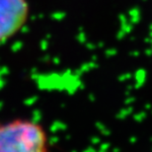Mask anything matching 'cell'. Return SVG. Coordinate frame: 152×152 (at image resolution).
Masks as SVG:
<instances>
[{
	"mask_svg": "<svg viewBox=\"0 0 152 152\" xmlns=\"http://www.w3.org/2000/svg\"><path fill=\"white\" fill-rule=\"evenodd\" d=\"M29 17L28 0H0V45L22 31Z\"/></svg>",
	"mask_w": 152,
	"mask_h": 152,
	"instance_id": "7a4b0ae2",
	"label": "cell"
},
{
	"mask_svg": "<svg viewBox=\"0 0 152 152\" xmlns=\"http://www.w3.org/2000/svg\"><path fill=\"white\" fill-rule=\"evenodd\" d=\"M45 129L30 118L0 121V152H48Z\"/></svg>",
	"mask_w": 152,
	"mask_h": 152,
	"instance_id": "6da1fadb",
	"label": "cell"
}]
</instances>
